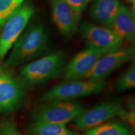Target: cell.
<instances>
[{
	"label": "cell",
	"mask_w": 135,
	"mask_h": 135,
	"mask_svg": "<svg viewBox=\"0 0 135 135\" xmlns=\"http://www.w3.org/2000/svg\"><path fill=\"white\" fill-rule=\"evenodd\" d=\"M49 45V35L42 24L30 26L21 35L13 46L5 66L15 67L38 58Z\"/></svg>",
	"instance_id": "obj_1"
},
{
	"label": "cell",
	"mask_w": 135,
	"mask_h": 135,
	"mask_svg": "<svg viewBox=\"0 0 135 135\" xmlns=\"http://www.w3.org/2000/svg\"><path fill=\"white\" fill-rule=\"evenodd\" d=\"M65 55L56 51L25 65L20 70L19 81L25 87H33L58 76L65 70Z\"/></svg>",
	"instance_id": "obj_2"
},
{
	"label": "cell",
	"mask_w": 135,
	"mask_h": 135,
	"mask_svg": "<svg viewBox=\"0 0 135 135\" xmlns=\"http://www.w3.org/2000/svg\"><path fill=\"white\" fill-rule=\"evenodd\" d=\"M31 3H25L11 15L3 26L0 35V61L21 36L35 13Z\"/></svg>",
	"instance_id": "obj_3"
},
{
	"label": "cell",
	"mask_w": 135,
	"mask_h": 135,
	"mask_svg": "<svg viewBox=\"0 0 135 135\" xmlns=\"http://www.w3.org/2000/svg\"><path fill=\"white\" fill-rule=\"evenodd\" d=\"M105 86L104 80L68 81L52 88L42 96L41 101L50 103L59 101H71L102 91Z\"/></svg>",
	"instance_id": "obj_4"
},
{
	"label": "cell",
	"mask_w": 135,
	"mask_h": 135,
	"mask_svg": "<svg viewBox=\"0 0 135 135\" xmlns=\"http://www.w3.org/2000/svg\"><path fill=\"white\" fill-rule=\"evenodd\" d=\"M84 111L83 106L75 101H53L34 111L33 119L35 122L66 124L75 121Z\"/></svg>",
	"instance_id": "obj_5"
},
{
	"label": "cell",
	"mask_w": 135,
	"mask_h": 135,
	"mask_svg": "<svg viewBox=\"0 0 135 135\" xmlns=\"http://www.w3.org/2000/svg\"><path fill=\"white\" fill-rule=\"evenodd\" d=\"M125 111L119 101L101 103L89 110L84 111L75 120L76 126L81 130H89L113 118L121 117Z\"/></svg>",
	"instance_id": "obj_6"
},
{
	"label": "cell",
	"mask_w": 135,
	"mask_h": 135,
	"mask_svg": "<svg viewBox=\"0 0 135 135\" xmlns=\"http://www.w3.org/2000/svg\"><path fill=\"white\" fill-rule=\"evenodd\" d=\"M25 93L22 85L6 66H0V112H11L21 105Z\"/></svg>",
	"instance_id": "obj_7"
},
{
	"label": "cell",
	"mask_w": 135,
	"mask_h": 135,
	"mask_svg": "<svg viewBox=\"0 0 135 135\" xmlns=\"http://www.w3.org/2000/svg\"><path fill=\"white\" fill-rule=\"evenodd\" d=\"M133 47L117 48L109 51L101 56L84 79L93 81L103 80L118 68L134 57Z\"/></svg>",
	"instance_id": "obj_8"
},
{
	"label": "cell",
	"mask_w": 135,
	"mask_h": 135,
	"mask_svg": "<svg viewBox=\"0 0 135 135\" xmlns=\"http://www.w3.org/2000/svg\"><path fill=\"white\" fill-rule=\"evenodd\" d=\"M81 36L89 47L111 51L122 46L124 41L106 27L84 23L80 28Z\"/></svg>",
	"instance_id": "obj_9"
},
{
	"label": "cell",
	"mask_w": 135,
	"mask_h": 135,
	"mask_svg": "<svg viewBox=\"0 0 135 135\" xmlns=\"http://www.w3.org/2000/svg\"><path fill=\"white\" fill-rule=\"evenodd\" d=\"M109 51L88 47L77 54L66 66L65 79L67 81L84 79L101 56Z\"/></svg>",
	"instance_id": "obj_10"
},
{
	"label": "cell",
	"mask_w": 135,
	"mask_h": 135,
	"mask_svg": "<svg viewBox=\"0 0 135 135\" xmlns=\"http://www.w3.org/2000/svg\"><path fill=\"white\" fill-rule=\"evenodd\" d=\"M52 18L58 31L66 37L71 36L78 28L81 14L65 0H51Z\"/></svg>",
	"instance_id": "obj_11"
},
{
	"label": "cell",
	"mask_w": 135,
	"mask_h": 135,
	"mask_svg": "<svg viewBox=\"0 0 135 135\" xmlns=\"http://www.w3.org/2000/svg\"><path fill=\"white\" fill-rule=\"evenodd\" d=\"M109 29L112 30L123 41H134L135 20L132 10L121 4Z\"/></svg>",
	"instance_id": "obj_12"
},
{
	"label": "cell",
	"mask_w": 135,
	"mask_h": 135,
	"mask_svg": "<svg viewBox=\"0 0 135 135\" xmlns=\"http://www.w3.org/2000/svg\"><path fill=\"white\" fill-rule=\"evenodd\" d=\"M120 4L119 0H94L89 8V15L95 21L109 28Z\"/></svg>",
	"instance_id": "obj_13"
},
{
	"label": "cell",
	"mask_w": 135,
	"mask_h": 135,
	"mask_svg": "<svg viewBox=\"0 0 135 135\" xmlns=\"http://www.w3.org/2000/svg\"><path fill=\"white\" fill-rule=\"evenodd\" d=\"M85 135H134V133L124 123L111 122L89 129Z\"/></svg>",
	"instance_id": "obj_14"
},
{
	"label": "cell",
	"mask_w": 135,
	"mask_h": 135,
	"mask_svg": "<svg viewBox=\"0 0 135 135\" xmlns=\"http://www.w3.org/2000/svg\"><path fill=\"white\" fill-rule=\"evenodd\" d=\"M31 131L35 135H68L72 132L65 124L44 122L34 123Z\"/></svg>",
	"instance_id": "obj_15"
},
{
	"label": "cell",
	"mask_w": 135,
	"mask_h": 135,
	"mask_svg": "<svg viewBox=\"0 0 135 135\" xmlns=\"http://www.w3.org/2000/svg\"><path fill=\"white\" fill-rule=\"evenodd\" d=\"M25 0H0V28L11 15L24 3Z\"/></svg>",
	"instance_id": "obj_16"
},
{
	"label": "cell",
	"mask_w": 135,
	"mask_h": 135,
	"mask_svg": "<svg viewBox=\"0 0 135 135\" xmlns=\"http://www.w3.org/2000/svg\"><path fill=\"white\" fill-rule=\"evenodd\" d=\"M135 86V66H131L116 82L115 88L117 91H124L132 89Z\"/></svg>",
	"instance_id": "obj_17"
},
{
	"label": "cell",
	"mask_w": 135,
	"mask_h": 135,
	"mask_svg": "<svg viewBox=\"0 0 135 135\" xmlns=\"http://www.w3.org/2000/svg\"><path fill=\"white\" fill-rule=\"evenodd\" d=\"M0 135H21L15 123L11 121H4L1 125Z\"/></svg>",
	"instance_id": "obj_18"
},
{
	"label": "cell",
	"mask_w": 135,
	"mask_h": 135,
	"mask_svg": "<svg viewBox=\"0 0 135 135\" xmlns=\"http://www.w3.org/2000/svg\"><path fill=\"white\" fill-rule=\"evenodd\" d=\"M68 4L78 13H81L91 0H65Z\"/></svg>",
	"instance_id": "obj_19"
},
{
	"label": "cell",
	"mask_w": 135,
	"mask_h": 135,
	"mask_svg": "<svg viewBox=\"0 0 135 135\" xmlns=\"http://www.w3.org/2000/svg\"><path fill=\"white\" fill-rule=\"evenodd\" d=\"M134 109H131L129 112H126L125 111L124 113L123 114L121 118L123 119H125L128 121V123L131 124V125L134 126Z\"/></svg>",
	"instance_id": "obj_20"
},
{
	"label": "cell",
	"mask_w": 135,
	"mask_h": 135,
	"mask_svg": "<svg viewBox=\"0 0 135 135\" xmlns=\"http://www.w3.org/2000/svg\"><path fill=\"white\" fill-rule=\"evenodd\" d=\"M68 135H85L84 134H81V133H74V132H71L70 133V134H69Z\"/></svg>",
	"instance_id": "obj_21"
},
{
	"label": "cell",
	"mask_w": 135,
	"mask_h": 135,
	"mask_svg": "<svg viewBox=\"0 0 135 135\" xmlns=\"http://www.w3.org/2000/svg\"><path fill=\"white\" fill-rule=\"evenodd\" d=\"M127 1H129V2H131V3L133 2V3H134V0H127Z\"/></svg>",
	"instance_id": "obj_22"
}]
</instances>
